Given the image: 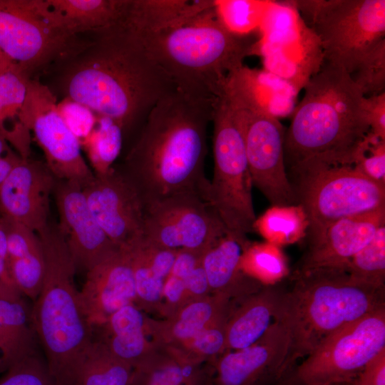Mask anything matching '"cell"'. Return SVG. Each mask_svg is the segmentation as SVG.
<instances>
[{"instance_id": "7bdbcfd3", "label": "cell", "mask_w": 385, "mask_h": 385, "mask_svg": "<svg viewBox=\"0 0 385 385\" xmlns=\"http://www.w3.org/2000/svg\"><path fill=\"white\" fill-rule=\"evenodd\" d=\"M225 337L217 329H202L194 337V345L205 354H214L223 346Z\"/></svg>"}, {"instance_id": "4316f807", "label": "cell", "mask_w": 385, "mask_h": 385, "mask_svg": "<svg viewBox=\"0 0 385 385\" xmlns=\"http://www.w3.org/2000/svg\"><path fill=\"white\" fill-rule=\"evenodd\" d=\"M132 372L126 362L93 339L79 368L75 385H128Z\"/></svg>"}, {"instance_id": "e0dca14e", "label": "cell", "mask_w": 385, "mask_h": 385, "mask_svg": "<svg viewBox=\"0 0 385 385\" xmlns=\"http://www.w3.org/2000/svg\"><path fill=\"white\" fill-rule=\"evenodd\" d=\"M53 192L59 217L57 226L77 270L87 272L119 248L94 218L79 184L57 180Z\"/></svg>"}, {"instance_id": "8fae6325", "label": "cell", "mask_w": 385, "mask_h": 385, "mask_svg": "<svg viewBox=\"0 0 385 385\" xmlns=\"http://www.w3.org/2000/svg\"><path fill=\"white\" fill-rule=\"evenodd\" d=\"M385 349V307L337 330L277 385H343Z\"/></svg>"}, {"instance_id": "ffe728a7", "label": "cell", "mask_w": 385, "mask_h": 385, "mask_svg": "<svg viewBox=\"0 0 385 385\" xmlns=\"http://www.w3.org/2000/svg\"><path fill=\"white\" fill-rule=\"evenodd\" d=\"M384 225L385 208L339 220L329 226L319 243L309 247L295 272L319 268L346 270L350 260Z\"/></svg>"}, {"instance_id": "30bf717a", "label": "cell", "mask_w": 385, "mask_h": 385, "mask_svg": "<svg viewBox=\"0 0 385 385\" xmlns=\"http://www.w3.org/2000/svg\"><path fill=\"white\" fill-rule=\"evenodd\" d=\"M297 178L296 194L308 219L309 247L339 220L385 208V184L354 166L322 167Z\"/></svg>"}, {"instance_id": "681fc988", "label": "cell", "mask_w": 385, "mask_h": 385, "mask_svg": "<svg viewBox=\"0 0 385 385\" xmlns=\"http://www.w3.org/2000/svg\"><path fill=\"white\" fill-rule=\"evenodd\" d=\"M0 281L15 284L6 261L0 256ZM16 285V284H15Z\"/></svg>"}, {"instance_id": "60d3db41", "label": "cell", "mask_w": 385, "mask_h": 385, "mask_svg": "<svg viewBox=\"0 0 385 385\" xmlns=\"http://www.w3.org/2000/svg\"><path fill=\"white\" fill-rule=\"evenodd\" d=\"M184 377L180 367L168 365L154 370L145 378L140 373L132 374L128 385H180Z\"/></svg>"}, {"instance_id": "2e32d148", "label": "cell", "mask_w": 385, "mask_h": 385, "mask_svg": "<svg viewBox=\"0 0 385 385\" xmlns=\"http://www.w3.org/2000/svg\"><path fill=\"white\" fill-rule=\"evenodd\" d=\"M286 327L275 321L254 344L226 354L218 365V385H277L292 370Z\"/></svg>"}, {"instance_id": "836d02e7", "label": "cell", "mask_w": 385, "mask_h": 385, "mask_svg": "<svg viewBox=\"0 0 385 385\" xmlns=\"http://www.w3.org/2000/svg\"><path fill=\"white\" fill-rule=\"evenodd\" d=\"M29 78L0 51V104L4 116L19 113L25 101Z\"/></svg>"}, {"instance_id": "f907efd6", "label": "cell", "mask_w": 385, "mask_h": 385, "mask_svg": "<svg viewBox=\"0 0 385 385\" xmlns=\"http://www.w3.org/2000/svg\"><path fill=\"white\" fill-rule=\"evenodd\" d=\"M3 150H4V143H3L2 140L0 138V157H1V154L2 153Z\"/></svg>"}, {"instance_id": "c3c4849f", "label": "cell", "mask_w": 385, "mask_h": 385, "mask_svg": "<svg viewBox=\"0 0 385 385\" xmlns=\"http://www.w3.org/2000/svg\"><path fill=\"white\" fill-rule=\"evenodd\" d=\"M0 256L6 261L9 269L7 237L5 228L2 222V218L0 219Z\"/></svg>"}, {"instance_id": "b9f144b4", "label": "cell", "mask_w": 385, "mask_h": 385, "mask_svg": "<svg viewBox=\"0 0 385 385\" xmlns=\"http://www.w3.org/2000/svg\"><path fill=\"white\" fill-rule=\"evenodd\" d=\"M351 384L385 385V349L366 364Z\"/></svg>"}, {"instance_id": "6da1fadb", "label": "cell", "mask_w": 385, "mask_h": 385, "mask_svg": "<svg viewBox=\"0 0 385 385\" xmlns=\"http://www.w3.org/2000/svg\"><path fill=\"white\" fill-rule=\"evenodd\" d=\"M94 35L64 62L61 89L63 98L113 119L125 132L144 123L155 104L177 88L137 36L118 24Z\"/></svg>"}, {"instance_id": "ba28073f", "label": "cell", "mask_w": 385, "mask_h": 385, "mask_svg": "<svg viewBox=\"0 0 385 385\" xmlns=\"http://www.w3.org/2000/svg\"><path fill=\"white\" fill-rule=\"evenodd\" d=\"M316 36L322 62L349 73L359 59L385 35L384 0L290 1Z\"/></svg>"}, {"instance_id": "5b68a950", "label": "cell", "mask_w": 385, "mask_h": 385, "mask_svg": "<svg viewBox=\"0 0 385 385\" xmlns=\"http://www.w3.org/2000/svg\"><path fill=\"white\" fill-rule=\"evenodd\" d=\"M45 268L31 321L50 373L60 385H75L93 333L74 282L76 266L57 225L38 235Z\"/></svg>"}, {"instance_id": "7dc6e473", "label": "cell", "mask_w": 385, "mask_h": 385, "mask_svg": "<svg viewBox=\"0 0 385 385\" xmlns=\"http://www.w3.org/2000/svg\"><path fill=\"white\" fill-rule=\"evenodd\" d=\"M20 159L0 157V187Z\"/></svg>"}, {"instance_id": "74e56055", "label": "cell", "mask_w": 385, "mask_h": 385, "mask_svg": "<svg viewBox=\"0 0 385 385\" xmlns=\"http://www.w3.org/2000/svg\"><path fill=\"white\" fill-rule=\"evenodd\" d=\"M57 109L67 127L81 143L94 128L96 114L86 106L68 98H63L57 103Z\"/></svg>"}, {"instance_id": "5bb4252c", "label": "cell", "mask_w": 385, "mask_h": 385, "mask_svg": "<svg viewBox=\"0 0 385 385\" xmlns=\"http://www.w3.org/2000/svg\"><path fill=\"white\" fill-rule=\"evenodd\" d=\"M237 107L242 116L252 185L273 205L298 204L296 191L286 172L283 125L274 116Z\"/></svg>"}, {"instance_id": "4dcf8cb0", "label": "cell", "mask_w": 385, "mask_h": 385, "mask_svg": "<svg viewBox=\"0 0 385 385\" xmlns=\"http://www.w3.org/2000/svg\"><path fill=\"white\" fill-rule=\"evenodd\" d=\"M240 267L252 277L272 284L287 272L285 260L278 246L268 242H249L242 250Z\"/></svg>"}, {"instance_id": "f5cc1de1", "label": "cell", "mask_w": 385, "mask_h": 385, "mask_svg": "<svg viewBox=\"0 0 385 385\" xmlns=\"http://www.w3.org/2000/svg\"><path fill=\"white\" fill-rule=\"evenodd\" d=\"M344 385H352V384H351V383H349V384H344Z\"/></svg>"}, {"instance_id": "d4e9b609", "label": "cell", "mask_w": 385, "mask_h": 385, "mask_svg": "<svg viewBox=\"0 0 385 385\" xmlns=\"http://www.w3.org/2000/svg\"><path fill=\"white\" fill-rule=\"evenodd\" d=\"M284 289L267 285L260 295L233 319L227 332L229 346L236 350L257 342L275 322Z\"/></svg>"}, {"instance_id": "1f68e13d", "label": "cell", "mask_w": 385, "mask_h": 385, "mask_svg": "<svg viewBox=\"0 0 385 385\" xmlns=\"http://www.w3.org/2000/svg\"><path fill=\"white\" fill-rule=\"evenodd\" d=\"M270 4L263 1L215 0V9L230 31L244 35L262 24Z\"/></svg>"}, {"instance_id": "7c38bea8", "label": "cell", "mask_w": 385, "mask_h": 385, "mask_svg": "<svg viewBox=\"0 0 385 385\" xmlns=\"http://www.w3.org/2000/svg\"><path fill=\"white\" fill-rule=\"evenodd\" d=\"M143 234L161 247L201 254L229 235L207 199L195 193L145 205Z\"/></svg>"}, {"instance_id": "9a60e30c", "label": "cell", "mask_w": 385, "mask_h": 385, "mask_svg": "<svg viewBox=\"0 0 385 385\" xmlns=\"http://www.w3.org/2000/svg\"><path fill=\"white\" fill-rule=\"evenodd\" d=\"M87 205L108 237L118 247L143 233L145 205L132 183L113 168L82 187Z\"/></svg>"}, {"instance_id": "f35d334b", "label": "cell", "mask_w": 385, "mask_h": 385, "mask_svg": "<svg viewBox=\"0 0 385 385\" xmlns=\"http://www.w3.org/2000/svg\"><path fill=\"white\" fill-rule=\"evenodd\" d=\"M212 315V307L206 302H195L181 313L173 332L180 339L194 338L201 332Z\"/></svg>"}, {"instance_id": "7402d4cb", "label": "cell", "mask_w": 385, "mask_h": 385, "mask_svg": "<svg viewBox=\"0 0 385 385\" xmlns=\"http://www.w3.org/2000/svg\"><path fill=\"white\" fill-rule=\"evenodd\" d=\"M16 285L0 281V351L3 370L38 352L31 308Z\"/></svg>"}, {"instance_id": "8992f818", "label": "cell", "mask_w": 385, "mask_h": 385, "mask_svg": "<svg viewBox=\"0 0 385 385\" xmlns=\"http://www.w3.org/2000/svg\"><path fill=\"white\" fill-rule=\"evenodd\" d=\"M137 36L177 89L213 99L221 95L228 75L256 48L223 24L215 5L177 26Z\"/></svg>"}, {"instance_id": "7a4b0ae2", "label": "cell", "mask_w": 385, "mask_h": 385, "mask_svg": "<svg viewBox=\"0 0 385 385\" xmlns=\"http://www.w3.org/2000/svg\"><path fill=\"white\" fill-rule=\"evenodd\" d=\"M216 99L176 89L150 111L121 170L144 205L184 193L208 200L207 130Z\"/></svg>"}, {"instance_id": "603a6c76", "label": "cell", "mask_w": 385, "mask_h": 385, "mask_svg": "<svg viewBox=\"0 0 385 385\" xmlns=\"http://www.w3.org/2000/svg\"><path fill=\"white\" fill-rule=\"evenodd\" d=\"M212 0H128L118 25L137 36L183 24L213 6Z\"/></svg>"}, {"instance_id": "e575fe53", "label": "cell", "mask_w": 385, "mask_h": 385, "mask_svg": "<svg viewBox=\"0 0 385 385\" xmlns=\"http://www.w3.org/2000/svg\"><path fill=\"white\" fill-rule=\"evenodd\" d=\"M6 371L0 378V385H60L39 353L11 365Z\"/></svg>"}, {"instance_id": "f1b7e54d", "label": "cell", "mask_w": 385, "mask_h": 385, "mask_svg": "<svg viewBox=\"0 0 385 385\" xmlns=\"http://www.w3.org/2000/svg\"><path fill=\"white\" fill-rule=\"evenodd\" d=\"M123 133L121 126L113 119L96 115L94 128L81 141L95 175L105 174L113 168L120 152Z\"/></svg>"}, {"instance_id": "d6a6232c", "label": "cell", "mask_w": 385, "mask_h": 385, "mask_svg": "<svg viewBox=\"0 0 385 385\" xmlns=\"http://www.w3.org/2000/svg\"><path fill=\"white\" fill-rule=\"evenodd\" d=\"M365 97L385 92V38L365 52L349 73Z\"/></svg>"}, {"instance_id": "ee69618b", "label": "cell", "mask_w": 385, "mask_h": 385, "mask_svg": "<svg viewBox=\"0 0 385 385\" xmlns=\"http://www.w3.org/2000/svg\"><path fill=\"white\" fill-rule=\"evenodd\" d=\"M197 254L203 255L190 250L178 252L170 274L184 280L197 265Z\"/></svg>"}, {"instance_id": "8d00e7d4", "label": "cell", "mask_w": 385, "mask_h": 385, "mask_svg": "<svg viewBox=\"0 0 385 385\" xmlns=\"http://www.w3.org/2000/svg\"><path fill=\"white\" fill-rule=\"evenodd\" d=\"M9 261L31 255L42 249L38 235L26 225L3 215Z\"/></svg>"}, {"instance_id": "4fadbf2b", "label": "cell", "mask_w": 385, "mask_h": 385, "mask_svg": "<svg viewBox=\"0 0 385 385\" xmlns=\"http://www.w3.org/2000/svg\"><path fill=\"white\" fill-rule=\"evenodd\" d=\"M19 116L24 127L33 132L46 165L56 180L83 187L93 178L95 174L81 154L80 141L59 115L56 97L48 87L30 78Z\"/></svg>"}, {"instance_id": "ab89813d", "label": "cell", "mask_w": 385, "mask_h": 385, "mask_svg": "<svg viewBox=\"0 0 385 385\" xmlns=\"http://www.w3.org/2000/svg\"><path fill=\"white\" fill-rule=\"evenodd\" d=\"M361 108L370 131L385 140V92L376 96H364Z\"/></svg>"}, {"instance_id": "ac0fdd59", "label": "cell", "mask_w": 385, "mask_h": 385, "mask_svg": "<svg viewBox=\"0 0 385 385\" xmlns=\"http://www.w3.org/2000/svg\"><path fill=\"white\" fill-rule=\"evenodd\" d=\"M56 180L46 163L20 159L0 187L3 215L41 234L49 225L50 195Z\"/></svg>"}, {"instance_id": "d6986e66", "label": "cell", "mask_w": 385, "mask_h": 385, "mask_svg": "<svg viewBox=\"0 0 385 385\" xmlns=\"http://www.w3.org/2000/svg\"><path fill=\"white\" fill-rule=\"evenodd\" d=\"M80 303L91 325L104 322L136 297L134 274L128 248L120 247L86 272L78 291Z\"/></svg>"}, {"instance_id": "f546056e", "label": "cell", "mask_w": 385, "mask_h": 385, "mask_svg": "<svg viewBox=\"0 0 385 385\" xmlns=\"http://www.w3.org/2000/svg\"><path fill=\"white\" fill-rule=\"evenodd\" d=\"M346 271L356 280L385 287V225H381L371 240L350 260Z\"/></svg>"}, {"instance_id": "816d5d0a", "label": "cell", "mask_w": 385, "mask_h": 385, "mask_svg": "<svg viewBox=\"0 0 385 385\" xmlns=\"http://www.w3.org/2000/svg\"><path fill=\"white\" fill-rule=\"evenodd\" d=\"M0 369H3V367H2V361H1V357H0Z\"/></svg>"}, {"instance_id": "277c9868", "label": "cell", "mask_w": 385, "mask_h": 385, "mask_svg": "<svg viewBox=\"0 0 385 385\" xmlns=\"http://www.w3.org/2000/svg\"><path fill=\"white\" fill-rule=\"evenodd\" d=\"M384 307L385 287L356 280L344 269L319 268L294 273L275 321L287 329L294 367L337 330Z\"/></svg>"}, {"instance_id": "f6af8a7d", "label": "cell", "mask_w": 385, "mask_h": 385, "mask_svg": "<svg viewBox=\"0 0 385 385\" xmlns=\"http://www.w3.org/2000/svg\"><path fill=\"white\" fill-rule=\"evenodd\" d=\"M185 288L195 294L204 293L209 287L207 278L203 267L197 265L190 274L184 279Z\"/></svg>"}, {"instance_id": "d590c367", "label": "cell", "mask_w": 385, "mask_h": 385, "mask_svg": "<svg viewBox=\"0 0 385 385\" xmlns=\"http://www.w3.org/2000/svg\"><path fill=\"white\" fill-rule=\"evenodd\" d=\"M354 166L371 180L385 184V140L369 131L356 151Z\"/></svg>"}, {"instance_id": "83f0119b", "label": "cell", "mask_w": 385, "mask_h": 385, "mask_svg": "<svg viewBox=\"0 0 385 385\" xmlns=\"http://www.w3.org/2000/svg\"><path fill=\"white\" fill-rule=\"evenodd\" d=\"M242 252L240 243L231 235H226L203 253L201 265L210 287L224 288L247 274L240 267Z\"/></svg>"}, {"instance_id": "cb8c5ba5", "label": "cell", "mask_w": 385, "mask_h": 385, "mask_svg": "<svg viewBox=\"0 0 385 385\" xmlns=\"http://www.w3.org/2000/svg\"><path fill=\"white\" fill-rule=\"evenodd\" d=\"M63 27L78 36L119 24L128 0H46Z\"/></svg>"}, {"instance_id": "52a82bcc", "label": "cell", "mask_w": 385, "mask_h": 385, "mask_svg": "<svg viewBox=\"0 0 385 385\" xmlns=\"http://www.w3.org/2000/svg\"><path fill=\"white\" fill-rule=\"evenodd\" d=\"M212 123L214 168L208 201L228 234L243 249L257 217L241 111L221 95L215 101Z\"/></svg>"}, {"instance_id": "9c48e42d", "label": "cell", "mask_w": 385, "mask_h": 385, "mask_svg": "<svg viewBox=\"0 0 385 385\" xmlns=\"http://www.w3.org/2000/svg\"><path fill=\"white\" fill-rule=\"evenodd\" d=\"M89 43L63 26L46 0L0 1V51L29 78L53 62H66Z\"/></svg>"}, {"instance_id": "3957f363", "label": "cell", "mask_w": 385, "mask_h": 385, "mask_svg": "<svg viewBox=\"0 0 385 385\" xmlns=\"http://www.w3.org/2000/svg\"><path fill=\"white\" fill-rule=\"evenodd\" d=\"M304 91L285 131L284 162L297 176L322 167L354 166L370 131L361 91L346 71L325 62Z\"/></svg>"}, {"instance_id": "44dd1931", "label": "cell", "mask_w": 385, "mask_h": 385, "mask_svg": "<svg viewBox=\"0 0 385 385\" xmlns=\"http://www.w3.org/2000/svg\"><path fill=\"white\" fill-rule=\"evenodd\" d=\"M294 92L276 75L243 65L228 75L221 95L240 108L278 118L292 104Z\"/></svg>"}, {"instance_id": "bcb514c9", "label": "cell", "mask_w": 385, "mask_h": 385, "mask_svg": "<svg viewBox=\"0 0 385 385\" xmlns=\"http://www.w3.org/2000/svg\"><path fill=\"white\" fill-rule=\"evenodd\" d=\"M185 289L183 279L170 274L164 282L163 293L168 301L176 302L180 299Z\"/></svg>"}, {"instance_id": "484cf974", "label": "cell", "mask_w": 385, "mask_h": 385, "mask_svg": "<svg viewBox=\"0 0 385 385\" xmlns=\"http://www.w3.org/2000/svg\"><path fill=\"white\" fill-rule=\"evenodd\" d=\"M308 219L300 204L272 205L256 218L253 229L274 245L292 244L305 236Z\"/></svg>"}]
</instances>
